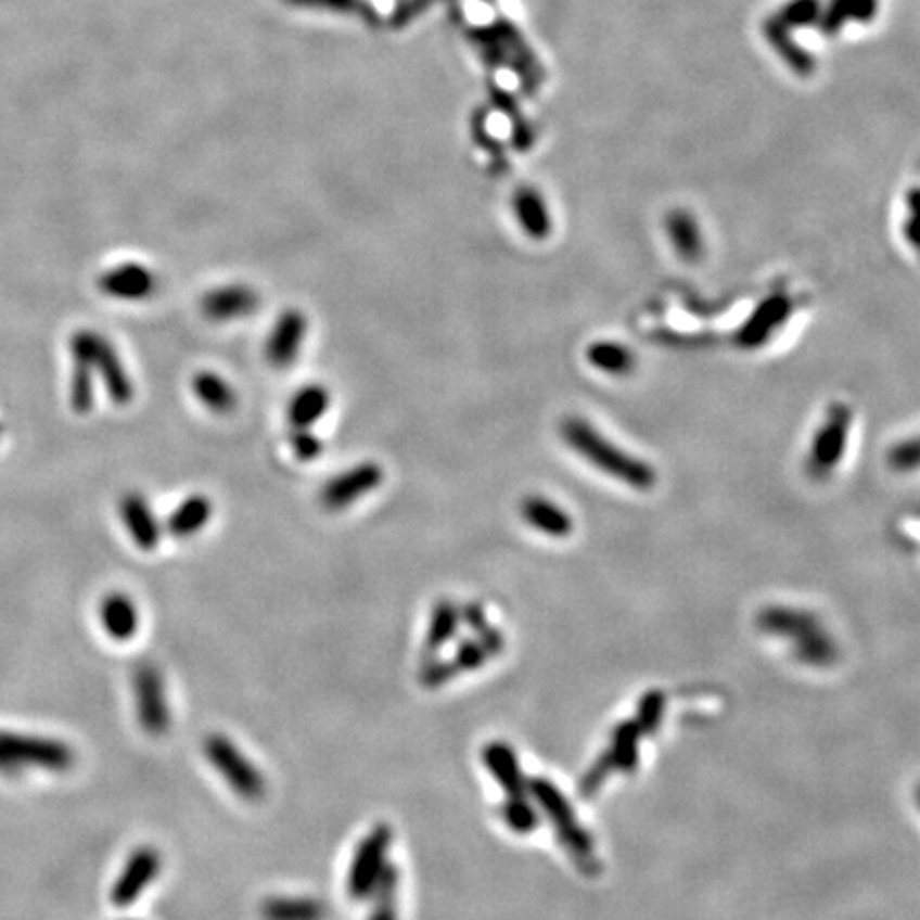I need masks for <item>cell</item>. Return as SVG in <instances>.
I'll return each mask as SVG.
<instances>
[{
	"mask_svg": "<svg viewBox=\"0 0 920 920\" xmlns=\"http://www.w3.org/2000/svg\"><path fill=\"white\" fill-rule=\"evenodd\" d=\"M260 307V294L245 284L214 288L201 301V311L212 322H230L247 318Z\"/></svg>",
	"mask_w": 920,
	"mask_h": 920,
	"instance_id": "obj_11",
	"label": "cell"
},
{
	"mask_svg": "<svg viewBox=\"0 0 920 920\" xmlns=\"http://www.w3.org/2000/svg\"><path fill=\"white\" fill-rule=\"evenodd\" d=\"M520 516L528 526H533L535 531L548 537L561 539L574 533V518L567 514V510H563L559 503L539 495H531L522 499Z\"/></svg>",
	"mask_w": 920,
	"mask_h": 920,
	"instance_id": "obj_14",
	"label": "cell"
},
{
	"mask_svg": "<svg viewBox=\"0 0 920 920\" xmlns=\"http://www.w3.org/2000/svg\"><path fill=\"white\" fill-rule=\"evenodd\" d=\"M203 752L237 797L256 804L267 795V780L263 771L227 736H207L203 742Z\"/></svg>",
	"mask_w": 920,
	"mask_h": 920,
	"instance_id": "obj_5",
	"label": "cell"
},
{
	"mask_svg": "<svg viewBox=\"0 0 920 920\" xmlns=\"http://www.w3.org/2000/svg\"><path fill=\"white\" fill-rule=\"evenodd\" d=\"M853 420L855 411L851 405L835 401L827 407V413L818 424L805 457V471L812 480L825 482L840 467L848 448Z\"/></svg>",
	"mask_w": 920,
	"mask_h": 920,
	"instance_id": "obj_3",
	"label": "cell"
},
{
	"mask_svg": "<svg viewBox=\"0 0 920 920\" xmlns=\"http://www.w3.org/2000/svg\"><path fill=\"white\" fill-rule=\"evenodd\" d=\"M371 910L367 920H399V869L388 865L371 893Z\"/></svg>",
	"mask_w": 920,
	"mask_h": 920,
	"instance_id": "obj_27",
	"label": "cell"
},
{
	"mask_svg": "<svg viewBox=\"0 0 920 920\" xmlns=\"http://www.w3.org/2000/svg\"><path fill=\"white\" fill-rule=\"evenodd\" d=\"M488 652L484 650V646L475 639V637H467L460 639L455 648V654L450 656V661L455 663L459 674H471L482 669L488 663Z\"/></svg>",
	"mask_w": 920,
	"mask_h": 920,
	"instance_id": "obj_30",
	"label": "cell"
},
{
	"mask_svg": "<svg viewBox=\"0 0 920 920\" xmlns=\"http://www.w3.org/2000/svg\"><path fill=\"white\" fill-rule=\"evenodd\" d=\"M99 614L103 629L115 641H128L139 631V612L135 603L122 592H110L103 599Z\"/></svg>",
	"mask_w": 920,
	"mask_h": 920,
	"instance_id": "obj_20",
	"label": "cell"
},
{
	"mask_svg": "<svg viewBox=\"0 0 920 920\" xmlns=\"http://www.w3.org/2000/svg\"><path fill=\"white\" fill-rule=\"evenodd\" d=\"M163 857L152 846H139L130 853L124 863L119 876L115 878L112 889V904L124 910L137 904V899L148 891V886L161 876Z\"/></svg>",
	"mask_w": 920,
	"mask_h": 920,
	"instance_id": "obj_9",
	"label": "cell"
},
{
	"mask_svg": "<svg viewBox=\"0 0 920 920\" xmlns=\"http://www.w3.org/2000/svg\"><path fill=\"white\" fill-rule=\"evenodd\" d=\"M290 448L294 457L303 462L318 459L324 452V444L311 429H294L290 435Z\"/></svg>",
	"mask_w": 920,
	"mask_h": 920,
	"instance_id": "obj_33",
	"label": "cell"
},
{
	"mask_svg": "<svg viewBox=\"0 0 920 920\" xmlns=\"http://www.w3.org/2000/svg\"><path fill=\"white\" fill-rule=\"evenodd\" d=\"M561 437L577 457L632 490H652L656 486V471L650 462L625 452L586 418H565L561 422Z\"/></svg>",
	"mask_w": 920,
	"mask_h": 920,
	"instance_id": "obj_1",
	"label": "cell"
},
{
	"mask_svg": "<svg viewBox=\"0 0 920 920\" xmlns=\"http://www.w3.org/2000/svg\"><path fill=\"white\" fill-rule=\"evenodd\" d=\"M482 763L488 769V774L497 780V784L503 789L506 797H518L526 795V778L520 769L514 748L506 742H488L482 748Z\"/></svg>",
	"mask_w": 920,
	"mask_h": 920,
	"instance_id": "obj_13",
	"label": "cell"
},
{
	"mask_svg": "<svg viewBox=\"0 0 920 920\" xmlns=\"http://www.w3.org/2000/svg\"><path fill=\"white\" fill-rule=\"evenodd\" d=\"M499 816L518 835H526L537 829L539 825V812L537 805L531 800V795H518V797H506V802L499 805Z\"/></svg>",
	"mask_w": 920,
	"mask_h": 920,
	"instance_id": "obj_28",
	"label": "cell"
},
{
	"mask_svg": "<svg viewBox=\"0 0 920 920\" xmlns=\"http://www.w3.org/2000/svg\"><path fill=\"white\" fill-rule=\"evenodd\" d=\"M528 795L535 805L546 814V818L557 829L559 840L565 844L570 855L575 859H582L590 851V840L584 833V829L575 822L574 812L567 804L565 795L546 778H531L526 782Z\"/></svg>",
	"mask_w": 920,
	"mask_h": 920,
	"instance_id": "obj_7",
	"label": "cell"
},
{
	"mask_svg": "<svg viewBox=\"0 0 920 920\" xmlns=\"http://www.w3.org/2000/svg\"><path fill=\"white\" fill-rule=\"evenodd\" d=\"M460 608L452 599H439L429 618V629L424 635V659L439 656L442 650L457 637L460 627Z\"/></svg>",
	"mask_w": 920,
	"mask_h": 920,
	"instance_id": "obj_16",
	"label": "cell"
},
{
	"mask_svg": "<svg viewBox=\"0 0 920 920\" xmlns=\"http://www.w3.org/2000/svg\"><path fill=\"white\" fill-rule=\"evenodd\" d=\"M902 232L906 243L915 250L920 260V188H915L906 196V216L902 222Z\"/></svg>",
	"mask_w": 920,
	"mask_h": 920,
	"instance_id": "obj_32",
	"label": "cell"
},
{
	"mask_svg": "<svg viewBox=\"0 0 920 920\" xmlns=\"http://www.w3.org/2000/svg\"><path fill=\"white\" fill-rule=\"evenodd\" d=\"M457 676H460V674L457 672L455 663L450 659H444L439 654V656L424 659V663L420 667V674H418V680H420V685L424 689L437 690L446 687V685H450Z\"/></svg>",
	"mask_w": 920,
	"mask_h": 920,
	"instance_id": "obj_29",
	"label": "cell"
},
{
	"mask_svg": "<svg viewBox=\"0 0 920 920\" xmlns=\"http://www.w3.org/2000/svg\"><path fill=\"white\" fill-rule=\"evenodd\" d=\"M260 917L263 920H327L329 908L316 897L276 895L263 902Z\"/></svg>",
	"mask_w": 920,
	"mask_h": 920,
	"instance_id": "obj_18",
	"label": "cell"
},
{
	"mask_svg": "<svg viewBox=\"0 0 920 920\" xmlns=\"http://www.w3.org/2000/svg\"><path fill=\"white\" fill-rule=\"evenodd\" d=\"M122 516L132 541L141 550H154L161 541V524L150 510L148 501L139 495H130L122 503Z\"/></svg>",
	"mask_w": 920,
	"mask_h": 920,
	"instance_id": "obj_19",
	"label": "cell"
},
{
	"mask_svg": "<svg viewBox=\"0 0 920 920\" xmlns=\"http://www.w3.org/2000/svg\"><path fill=\"white\" fill-rule=\"evenodd\" d=\"M77 754L73 746L56 738L0 731V774L22 776L26 771L66 774L73 769Z\"/></svg>",
	"mask_w": 920,
	"mask_h": 920,
	"instance_id": "obj_2",
	"label": "cell"
},
{
	"mask_svg": "<svg viewBox=\"0 0 920 920\" xmlns=\"http://www.w3.org/2000/svg\"><path fill=\"white\" fill-rule=\"evenodd\" d=\"M588 362L608 375H629L635 369V354L627 345L618 342H595L586 349Z\"/></svg>",
	"mask_w": 920,
	"mask_h": 920,
	"instance_id": "obj_25",
	"label": "cell"
},
{
	"mask_svg": "<svg viewBox=\"0 0 920 920\" xmlns=\"http://www.w3.org/2000/svg\"><path fill=\"white\" fill-rule=\"evenodd\" d=\"M132 694L141 729L152 738H163L171 727V710L163 672L154 663L143 661L135 667Z\"/></svg>",
	"mask_w": 920,
	"mask_h": 920,
	"instance_id": "obj_6",
	"label": "cell"
},
{
	"mask_svg": "<svg viewBox=\"0 0 920 920\" xmlns=\"http://www.w3.org/2000/svg\"><path fill=\"white\" fill-rule=\"evenodd\" d=\"M192 391L196 399L203 403L209 411L227 416L237 407V395L229 382L214 371H199L192 380Z\"/></svg>",
	"mask_w": 920,
	"mask_h": 920,
	"instance_id": "obj_23",
	"label": "cell"
},
{
	"mask_svg": "<svg viewBox=\"0 0 920 920\" xmlns=\"http://www.w3.org/2000/svg\"><path fill=\"white\" fill-rule=\"evenodd\" d=\"M886 462L897 473H910V471L920 469V435L897 442L889 450Z\"/></svg>",
	"mask_w": 920,
	"mask_h": 920,
	"instance_id": "obj_31",
	"label": "cell"
},
{
	"mask_svg": "<svg viewBox=\"0 0 920 920\" xmlns=\"http://www.w3.org/2000/svg\"><path fill=\"white\" fill-rule=\"evenodd\" d=\"M514 212L518 225L531 239L544 241L552 232V216L544 196L528 186H522L514 194Z\"/></svg>",
	"mask_w": 920,
	"mask_h": 920,
	"instance_id": "obj_17",
	"label": "cell"
},
{
	"mask_svg": "<svg viewBox=\"0 0 920 920\" xmlns=\"http://www.w3.org/2000/svg\"><path fill=\"white\" fill-rule=\"evenodd\" d=\"M154 276L141 265L117 267L103 280V288L119 298H145L154 292Z\"/></svg>",
	"mask_w": 920,
	"mask_h": 920,
	"instance_id": "obj_24",
	"label": "cell"
},
{
	"mask_svg": "<svg viewBox=\"0 0 920 920\" xmlns=\"http://www.w3.org/2000/svg\"><path fill=\"white\" fill-rule=\"evenodd\" d=\"M460 621L471 629L473 637L484 646V650L488 652L490 659H497V656L503 654L506 637L495 625H490L482 603H475V601L464 603L460 608Z\"/></svg>",
	"mask_w": 920,
	"mask_h": 920,
	"instance_id": "obj_26",
	"label": "cell"
},
{
	"mask_svg": "<svg viewBox=\"0 0 920 920\" xmlns=\"http://www.w3.org/2000/svg\"><path fill=\"white\" fill-rule=\"evenodd\" d=\"M329 405L331 393L327 386H303L288 403V420L294 429H311L329 411Z\"/></svg>",
	"mask_w": 920,
	"mask_h": 920,
	"instance_id": "obj_21",
	"label": "cell"
},
{
	"mask_svg": "<svg viewBox=\"0 0 920 920\" xmlns=\"http://www.w3.org/2000/svg\"><path fill=\"white\" fill-rule=\"evenodd\" d=\"M384 482V471L378 462H360L342 473L333 475L320 490V503L329 512H342L369 495L371 490L380 488Z\"/></svg>",
	"mask_w": 920,
	"mask_h": 920,
	"instance_id": "obj_8",
	"label": "cell"
},
{
	"mask_svg": "<svg viewBox=\"0 0 920 920\" xmlns=\"http://www.w3.org/2000/svg\"><path fill=\"white\" fill-rule=\"evenodd\" d=\"M665 230L678 258L687 265H697L705 254V239L701 225L687 209H674L665 218Z\"/></svg>",
	"mask_w": 920,
	"mask_h": 920,
	"instance_id": "obj_15",
	"label": "cell"
},
{
	"mask_svg": "<svg viewBox=\"0 0 920 920\" xmlns=\"http://www.w3.org/2000/svg\"><path fill=\"white\" fill-rule=\"evenodd\" d=\"M307 333V318L298 309H286L278 322L273 324L267 344H265V356L267 362L276 369H286L294 365L303 340Z\"/></svg>",
	"mask_w": 920,
	"mask_h": 920,
	"instance_id": "obj_12",
	"label": "cell"
},
{
	"mask_svg": "<svg viewBox=\"0 0 920 920\" xmlns=\"http://www.w3.org/2000/svg\"><path fill=\"white\" fill-rule=\"evenodd\" d=\"M795 309L793 298L787 292H776L754 307L746 324L738 331L736 344L744 349H756L767 344L791 318Z\"/></svg>",
	"mask_w": 920,
	"mask_h": 920,
	"instance_id": "obj_10",
	"label": "cell"
},
{
	"mask_svg": "<svg viewBox=\"0 0 920 920\" xmlns=\"http://www.w3.org/2000/svg\"><path fill=\"white\" fill-rule=\"evenodd\" d=\"M395 842V831L386 822L373 825L367 835L356 844L349 869H347V895L352 902H365L375 891L380 878L384 876L388 861V851Z\"/></svg>",
	"mask_w": 920,
	"mask_h": 920,
	"instance_id": "obj_4",
	"label": "cell"
},
{
	"mask_svg": "<svg viewBox=\"0 0 920 920\" xmlns=\"http://www.w3.org/2000/svg\"><path fill=\"white\" fill-rule=\"evenodd\" d=\"M212 514H214L212 501L203 495H192L175 508V512L167 520V531L177 539L192 537L207 526Z\"/></svg>",
	"mask_w": 920,
	"mask_h": 920,
	"instance_id": "obj_22",
	"label": "cell"
}]
</instances>
